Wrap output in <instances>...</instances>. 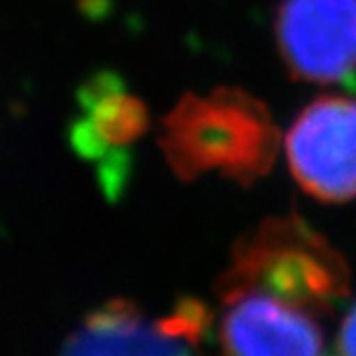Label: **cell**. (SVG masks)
I'll return each mask as SVG.
<instances>
[{"mask_svg":"<svg viewBox=\"0 0 356 356\" xmlns=\"http://www.w3.org/2000/svg\"><path fill=\"white\" fill-rule=\"evenodd\" d=\"M337 352L341 354H356V305L348 312L339 335H337Z\"/></svg>","mask_w":356,"mask_h":356,"instance_id":"12","label":"cell"},{"mask_svg":"<svg viewBox=\"0 0 356 356\" xmlns=\"http://www.w3.org/2000/svg\"><path fill=\"white\" fill-rule=\"evenodd\" d=\"M286 155L296 183L320 202L356 197V99L320 97L292 122Z\"/></svg>","mask_w":356,"mask_h":356,"instance_id":"3","label":"cell"},{"mask_svg":"<svg viewBox=\"0 0 356 356\" xmlns=\"http://www.w3.org/2000/svg\"><path fill=\"white\" fill-rule=\"evenodd\" d=\"M99 161H101L99 170H97L99 185L110 202H116L122 195L127 183H129L131 155L124 150V146H114L108 155L101 157Z\"/></svg>","mask_w":356,"mask_h":356,"instance_id":"9","label":"cell"},{"mask_svg":"<svg viewBox=\"0 0 356 356\" xmlns=\"http://www.w3.org/2000/svg\"><path fill=\"white\" fill-rule=\"evenodd\" d=\"M67 138H69V146L78 157L82 159H101L106 157L108 152L114 148L106 142V138L99 134V129L95 127V122L90 120L88 114H84V118H75L69 129H67Z\"/></svg>","mask_w":356,"mask_h":356,"instance_id":"10","label":"cell"},{"mask_svg":"<svg viewBox=\"0 0 356 356\" xmlns=\"http://www.w3.org/2000/svg\"><path fill=\"white\" fill-rule=\"evenodd\" d=\"M124 90V80L112 69H101L97 73H92L90 78L78 88L75 97H78V104L84 112H88L97 101L106 99L114 92Z\"/></svg>","mask_w":356,"mask_h":356,"instance_id":"11","label":"cell"},{"mask_svg":"<svg viewBox=\"0 0 356 356\" xmlns=\"http://www.w3.org/2000/svg\"><path fill=\"white\" fill-rule=\"evenodd\" d=\"M215 292L221 302L268 294L322 320L350 296V266L341 251L292 211L260 221L234 243Z\"/></svg>","mask_w":356,"mask_h":356,"instance_id":"2","label":"cell"},{"mask_svg":"<svg viewBox=\"0 0 356 356\" xmlns=\"http://www.w3.org/2000/svg\"><path fill=\"white\" fill-rule=\"evenodd\" d=\"M275 35L294 80L330 84L356 71V0H282Z\"/></svg>","mask_w":356,"mask_h":356,"instance_id":"4","label":"cell"},{"mask_svg":"<svg viewBox=\"0 0 356 356\" xmlns=\"http://www.w3.org/2000/svg\"><path fill=\"white\" fill-rule=\"evenodd\" d=\"M159 148L185 183L219 172L249 187L279 155V127L262 99L236 86L209 95L185 92L161 120Z\"/></svg>","mask_w":356,"mask_h":356,"instance_id":"1","label":"cell"},{"mask_svg":"<svg viewBox=\"0 0 356 356\" xmlns=\"http://www.w3.org/2000/svg\"><path fill=\"white\" fill-rule=\"evenodd\" d=\"M90 116L99 134L110 146H127L142 138L150 127V114L142 99L127 95V90L114 92L84 112Z\"/></svg>","mask_w":356,"mask_h":356,"instance_id":"7","label":"cell"},{"mask_svg":"<svg viewBox=\"0 0 356 356\" xmlns=\"http://www.w3.org/2000/svg\"><path fill=\"white\" fill-rule=\"evenodd\" d=\"M65 354H187L181 341L165 337L148 324L140 305L129 298H110L88 312L82 326L65 339Z\"/></svg>","mask_w":356,"mask_h":356,"instance_id":"6","label":"cell"},{"mask_svg":"<svg viewBox=\"0 0 356 356\" xmlns=\"http://www.w3.org/2000/svg\"><path fill=\"white\" fill-rule=\"evenodd\" d=\"M161 333L187 348H200L213 335V312L197 296H178L172 312L155 322Z\"/></svg>","mask_w":356,"mask_h":356,"instance_id":"8","label":"cell"},{"mask_svg":"<svg viewBox=\"0 0 356 356\" xmlns=\"http://www.w3.org/2000/svg\"><path fill=\"white\" fill-rule=\"evenodd\" d=\"M219 339L227 354H322L318 318L268 294H243L223 302Z\"/></svg>","mask_w":356,"mask_h":356,"instance_id":"5","label":"cell"}]
</instances>
